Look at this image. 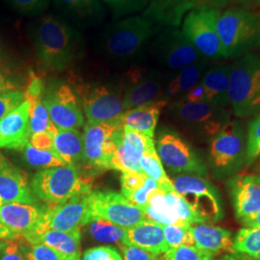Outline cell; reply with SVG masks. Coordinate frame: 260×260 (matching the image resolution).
Here are the masks:
<instances>
[{"mask_svg":"<svg viewBox=\"0 0 260 260\" xmlns=\"http://www.w3.org/2000/svg\"><path fill=\"white\" fill-rule=\"evenodd\" d=\"M31 36L37 59L47 70H65L82 53L79 34L54 16H44L36 20Z\"/></svg>","mask_w":260,"mask_h":260,"instance_id":"6da1fadb","label":"cell"},{"mask_svg":"<svg viewBox=\"0 0 260 260\" xmlns=\"http://www.w3.org/2000/svg\"><path fill=\"white\" fill-rule=\"evenodd\" d=\"M159 26L144 16L125 18L105 28L101 39V48L104 55L114 60L133 59L143 53L159 31Z\"/></svg>","mask_w":260,"mask_h":260,"instance_id":"7a4b0ae2","label":"cell"},{"mask_svg":"<svg viewBox=\"0 0 260 260\" xmlns=\"http://www.w3.org/2000/svg\"><path fill=\"white\" fill-rule=\"evenodd\" d=\"M216 26L223 58L242 57L260 45L259 18L247 10L224 11L220 14Z\"/></svg>","mask_w":260,"mask_h":260,"instance_id":"3957f363","label":"cell"},{"mask_svg":"<svg viewBox=\"0 0 260 260\" xmlns=\"http://www.w3.org/2000/svg\"><path fill=\"white\" fill-rule=\"evenodd\" d=\"M229 99L236 117L259 113L260 57L249 53L231 66Z\"/></svg>","mask_w":260,"mask_h":260,"instance_id":"277c9868","label":"cell"},{"mask_svg":"<svg viewBox=\"0 0 260 260\" xmlns=\"http://www.w3.org/2000/svg\"><path fill=\"white\" fill-rule=\"evenodd\" d=\"M35 198L47 205L65 203L78 195L92 193V181L80 177L75 166L49 168L39 172L30 182Z\"/></svg>","mask_w":260,"mask_h":260,"instance_id":"5b68a950","label":"cell"},{"mask_svg":"<svg viewBox=\"0 0 260 260\" xmlns=\"http://www.w3.org/2000/svg\"><path fill=\"white\" fill-rule=\"evenodd\" d=\"M246 135L241 122L230 121L214 137L209 147V161L218 177H229L246 163Z\"/></svg>","mask_w":260,"mask_h":260,"instance_id":"8992f818","label":"cell"},{"mask_svg":"<svg viewBox=\"0 0 260 260\" xmlns=\"http://www.w3.org/2000/svg\"><path fill=\"white\" fill-rule=\"evenodd\" d=\"M172 183L200 223L218 222L223 218L219 194L208 180L194 175H179Z\"/></svg>","mask_w":260,"mask_h":260,"instance_id":"52a82bcc","label":"cell"},{"mask_svg":"<svg viewBox=\"0 0 260 260\" xmlns=\"http://www.w3.org/2000/svg\"><path fill=\"white\" fill-rule=\"evenodd\" d=\"M143 210L118 192L95 191L88 200L87 224L98 220L111 222L123 229H129L145 221Z\"/></svg>","mask_w":260,"mask_h":260,"instance_id":"ba28073f","label":"cell"},{"mask_svg":"<svg viewBox=\"0 0 260 260\" xmlns=\"http://www.w3.org/2000/svg\"><path fill=\"white\" fill-rule=\"evenodd\" d=\"M219 16V11L212 6L199 5L187 14L182 25L184 36L208 60L223 58L216 26Z\"/></svg>","mask_w":260,"mask_h":260,"instance_id":"9c48e42d","label":"cell"},{"mask_svg":"<svg viewBox=\"0 0 260 260\" xmlns=\"http://www.w3.org/2000/svg\"><path fill=\"white\" fill-rule=\"evenodd\" d=\"M123 129L120 117L116 121L87 123L84 127V161L99 170L111 169V160Z\"/></svg>","mask_w":260,"mask_h":260,"instance_id":"30bf717a","label":"cell"},{"mask_svg":"<svg viewBox=\"0 0 260 260\" xmlns=\"http://www.w3.org/2000/svg\"><path fill=\"white\" fill-rule=\"evenodd\" d=\"M150 52L161 65L174 71L205 58L177 27L161 30L150 45Z\"/></svg>","mask_w":260,"mask_h":260,"instance_id":"8fae6325","label":"cell"},{"mask_svg":"<svg viewBox=\"0 0 260 260\" xmlns=\"http://www.w3.org/2000/svg\"><path fill=\"white\" fill-rule=\"evenodd\" d=\"M90 195H78L65 203L44 206L42 217L32 233L58 231L75 233L87 224L88 200Z\"/></svg>","mask_w":260,"mask_h":260,"instance_id":"7c38bea8","label":"cell"},{"mask_svg":"<svg viewBox=\"0 0 260 260\" xmlns=\"http://www.w3.org/2000/svg\"><path fill=\"white\" fill-rule=\"evenodd\" d=\"M173 110L179 121L206 139L214 137L231 121V112L206 102H179Z\"/></svg>","mask_w":260,"mask_h":260,"instance_id":"4fadbf2b","label":"cell"},{"mask_svg":"<svg viewBox=\"0 0 260 260\" xmlns=\"http://www.w3.org/2000/svg\"><path fill=\"white\" fill-rule=\"evenodd\" d=\"M157 153L172 172L183 175L205 177L207 168L193 148L174 132H164L159 136Z\"/></svg>","mask_w":260,"mask_h":260,"instance_id":"5bb4252c","label":"cell"},{"mask_svg":"<svg viewBox=\"0 0 260 260\" xmlns=\"http://www.w3.org/2000/svg\"><path fill=\"white\" fill-rule=\"evenodd\" d=\"M43 103L58 129H78L83 126V114L77 98L68 85L60 84L47 90Z\"/></svg>","mask_w":260,"mask_h":260,"instance_id":"9a60e30c","label":"cell"},{"mask_svg":"<svg viewBox=\"0 0 260 260\" xmlns=\"http://www.w3.org/2000/svg\"><path fill=\"white\" fill-rule=\"evenodd\" d=\"M78 93L82 101L87 123L116 121L123 112V103L118 93L105 86H79Z\"/></svg>","mask_w":260,"mask_h":260,"instance_id":"2e32d148","label":"cell"},{"mask_svg":"<svg viewBox=\"0 0 260 260\" xmlns=\"http://www.w3.org/2000/svg\"><path fill=\"white\" fill-rule=\"evenodd\" d=\"M154 148L152 138L136 130L123 127L117 149L111 160V169L125 172H141L140 160L148 149Z\"/></svg>","mask_w":260,"mask_h":260,"instance_id":"e0dca14e","label":"cell"},{"mask_svg":"<svg viewBox=\"0 0 260 260\" xmlns=\"http://www.w3.org/2000/svg\"><path fill=\"white\" fill-rule=\"evenodd\" d=\"M129 78L130 85L122 100L123 109L129 110L160 101L158 99L162 95L163 89L158 73L136 69L130 72Z\"/></svg>","mask_w":260,"mask_h":260,"instance_id":"ac0fdd59","label":"cell"},{"mask_svg":"<svg viewBox=\"0 0 260 260\" xmlns=\"http://www.w3.org/2000/svg\"><path fill=\"white\" fill-rule=\"evenodd\" d=\"M0 198L4 204L35 205L37 199L32 193L27 175L14 166L0 152Z\"/></svg>","mask_w":260,"mask_h":260,"instance_id":"d6986e66","label":"cell"},{"mask_svg":"<svg viewBox=\"0 0 260 260\" xmlns=\"http://www.w3.org/2000/svg\"><path fill=\"white\" fill-rule=\"evenodd\" d=\"M30 136V103L25 100L0 120V149H23Z\"/></svg>","mask_w":260,"mask_h":260,"instance_id":"ffe728a7","label":"cell"},{"mask_svg":"<svg viewBox=\"0 0 260 260\" xmlns=\"http://www.w3.org/2000/svg\"><path fill=\"white\" fill-rule=\"evenodd\" d=\"M236 218L242 220L260 210V184L254 176H235L228 181Z\"/></svg>","mask_w":260,"mask_h":260,"instance_id":"44dd1931","label":"cell"},{"mask_svg":"<svg viewBox=\"0 0 260 260\" xmlns=\"http://www.w3.org/2000/svg\"><path fill=\"white\" fill-rule=\"evenodd\" d=\"M200 0H149L143 16L160 26L178 27L186 14L195 9Z\"/></svg>","mask_w":260,"mask_h":260,"instance_id":"7402d4cb","label":"cell"},{"mask_svg":"<svg viewBox=\"0 0 260 260\" xmlns=\"http://www.w3.org/2000/svg\"><path fill=\"white\" fill-rule=\"evenodd\" d=\"M44 206L4 204L0 206V223L19 236L32 233L42 217Z\"/></svg>","mask_w":260,"mask_h":260,"instance_id":"603a6c76","label":"cell"},{"mask_svg":"<svg viewBox=\"0 0 260 260\" xmlns=\"http://www.w3.org/2000/svg\"><path fill=\"white\" fill-rule=\"evenodd\" d=\"M122 244L135 246L157 255L170 249L165 241L162 224L148 219L135 226L125 229Z\"/></svg>","mask_w":260,"mask_h":260,"instance_id":"cb8c5ba5","label":"cell"},{"mask_svg":"<svg viewBox=\"0 0 260 260\" xmlns=\"http://www.w3.org/2000/svg\"><path fill=\"white\" fill-rule=\"evenodd\" d=\"M30 245L43 244L60 253L65 259H80L81 231L65 233L46 231L44 233H30L22 236Z\"/></svg>","mask_w":260,"mask_h":260,"instance_id":"d4e9b609","label":"cell"},{"mask_svg":"<svg viewBox=\"0 0 260 260\" xmlns=\"http://www.w3.org/2000/svg\"><path fill=\"white\" fill-rule=\"evenodd\" d=\"M195 246L212 255L233 251V233L225 229L201 223L191 224Z\"/></svg>","mask_w":260,"mask_h":260,"instance_id":"484cf974","label":"cell"},{"mask_svg":"<svg viewBox=\"0 0 260 260\" xmlns=\"http://www.w3.org/2000/svg\"><path fill=\"white\" fill-rule=\"evenodd\" d=\"M167 102L160 100L155 103L142 105L122 112L120 120L123 127H128L153 138L161 110Z\"/></svg>","mask_w":260,"mask_h":260,"instance_id":"4316f807","label":"cell"},{"mask_svg":"<svg viewBox=\"0 0 260 260\" xmlns=\"http://www.w3.org/2000/svg\"><path fill=\"white\" fill-rule=\"evenodd\" d=\"M231 66L215 65L209 68L202 78L201 84L205 89V102L225 108L230 103Z\"/></svg>","mask_w":260,"mask_h":260,"instance_id":"83f0119b","label":"cell"},{"mask_svg":"<svg viewBox=\"0 0 260 260\" xmlns=\"http://www.w3.org/2000/svg\"><path fill=\"white\" fill-rule=\"evenodd\" d=\"M146 218L152 222L168 225L176 224L188 226L190 223H184L177 217L173 207L168 203L165 192L161 189H154L148 198V205L142 208Z\"/></svg>","mask_w":260,"mask_h":260,"instance_id":"f1b7e54d","label":"cell"},{"mask_svg":"<svg viewBox=\"0 0 260 260\" xmlns=\"http://www.w3.org/2000/svg\"><path fill=\"white\" fill-rule=\"evenodd\" d=\"M54 149L67 165L74 166L83 159V134L78 129L57 130Z\"/></svg>","mask_w":260,"mask_h":260,"instance_id":"f546056e","label":"cell"},{"mask_svg":"<svg viewBox=\"0 0 260 260\" xmlns=\"http://www.w3.org/2000/svg\"><path fill=\"white\" fill-rule=\"evenodd\" d=\"M58 7L72 19L87 25L95 24L103 18V6L99 0H55Z\"/></svg>","mask_w":260,"mask_h":260,"instance_id":"4dcf8cb0","label":"cell"},{"mask_svg":"<svg viewBox=\"0 0 260 260\" xmlns=\"http://www.w3.org/2000/svg\"><path fill=\"white\" fill-rule=\"evenodd\" d=\"M209 60L204 58L192 65L187 66L175 75L167 85L168 96H177L190 91L203 78L209 67Z\"/></svg>","mask_w":260,"mask_h":260,"instance_id":"1f68e13d","label":"cell"},{"mask_svg":"<svg viewBox=\"0 0 260 260\" xmlns=\"http://www.w3.org/2000/svg\"><path fill=\"white\" fill-rule=\"evenodd\" d=\"M140 168L143 174L157 181L159 189H161L162 191L174 189L172 180L168 178L155 147L148 149L143 154L140 160Z\"/></svg>","mask_w":260,"mask_h":260,"instance_id":"d6a6232c","label":"cell"},{"mask_svg":"<svg viewBox=\"0 0 260 260\" xmlns=\"http://www.w3.org/2000/svg\"><path fill=\"white\" fill-rule=\"evenodd\" d=\"M88 224V233L95 241L122 244L125 229L104 220L93 221Z\"/></svg>","mask_w":260,"mask_h":260,"instance_id":"836d02e7","label":"cell"},{"mask_svg":"<svg viewBox=\"0 0 260 260\" xmlns=\"http://www.w3.org/2000/svg\"><path fill=\"white\" fill-rule=\"evenodd\" d=\"M30 103V132L31 134L47 131L54 135L58 128L50 120L47 107L43 100H37Z\"/></svg>","mask_w":260,"mask_h":260,"instance_id":"e575fe53","label":"cell"},{"mask_svg":"<svg viewBox=\"0 0 260 260\" xmlns=\"http://www.w3.org/2000/svg\"><path fill=\"white\" fill-rule=\"evenodd\" d=\"M23 151L26 162L33 167L55 168L67 165L55 150H39L28 143Z\"/></svg>","mask_w":260,"mask_h":260,"instance_id":"d590c367","label":"cell"},{"mask_svg":"<svg viewBox=\"0 0 260 260\" xmlns=\"http://www.w3.org/2000/svg\"><path fill=\"white\" fill-rule=\"evenodd\" d=\"M233 251L253 255L260 251V229L244 228L233 239Z\"/></svg>","mask_w":260,"mask_h":260,"instance_id":"8d00e7d4","label":"cell"},{"mask_svg":"<svg viewBox=\"0 0 260 260\" xmlns=\"http://www.w3.org/2000/svg\"><path fill=\"white\" fill-rule=\"evenodd\" d=\"M162 228L165 241L170 249L181 246H195V240L191 232V224L188 226L162 224Z\"/></svg>","mask_w":260,"mask_h":260,"instance_id":"74e56055","label":"cell"},{"mask_svg":"<svg viewBox=\"0 0 260 260\" xmlns=\"http://www.w3.org/2000/svg\"><path fill=\"white\" fill-rule=\"evenodd\" d=\"M160 260H214V255L196 246H181L169 249Z\"/></svg>","mask_w":260,"mask_h":260,"instance_id":"f35d334b","label":"cell"},{"mask_svg":"<svg viewBox=\"0 0 260 260\" xmlns=\"http://www.w3.org/2000/svg\"><path fill=\"white\" fill-rule=\"evenodd\" d=\"M260 156V115L251 121L246 143V163L252 164Z\"/></svg>","mask_w":260,"mask_h":260,"instance_id":"ab89813d","label":"cell"},{"mask_svg":"<svg viewBox=\"0 0 260 260\" xmlns=\"http://www.w3.org/2000/svg\"><path fill=\"white\" fill-rule=\"evenodd\" d=\"M111 8L116 18L131 15L147 8L149 0H103Z\"/></svg>","mask_w":260,"mask_h":260,"instance_id":"60d3db41","label":"cell"},{"mask_svg":"<svg viewBox=\"0 0 260 260\" xmlns=\"http://www.w3.org/2000/svg\"><path fill=\"white\" fill-rule=\"evenodd\" d=\"M24 101V93L19 90L0 93V120L19 107Z\"/></svg>","mask_w":260,"mask_h":260,"instance_id":"b9f144b4","label":"cell"},{"mask_svg":"<svg viewBox=\"0 0 260 260\" xmlns=\"http://www.w3.org/2000/svg\"><path fill=\"white\" fill-rule=\"evenodd\" d=\"M28 260H66L60 253L43 244L25 246Z\"/></svg>","mask_w":260,"mask_h":260,"instance_id":"7bdbcfd3","label":"cell"},{"mask_svg":"<svg viewBox=\"0 0 260 260\" xmlns=\"http://www.w3.org/2000/svg\"><path fill=\"white\" fill-rule=\"evenodd\" d=\"M147 176L138 172L122 173L121 178V194L125 198L131 193L137 191L145 184Z\"/></svg>","mask_w":260,"mask_h":260,"instance_id":"ee69618b","label":"cell"},{"mask_svg":"<svg viewBox=\"0 0 260 260\" xmlns=\"http://www.w3.org/2000/svg\"><path fill=\"white\" fill-rule=\"evenodd\" d=\"M156 188H159L157 181L152 179L151 177H147L145 184L142 186L137 191L131 193L126 197V199L129 201L131 204L140 207L141 209L148 205V198L149 194Z\"/></svg>","mask_w":260,"mask_h":260,"instance_id":"f6af8a7d","label":"cell"},{"mask_svg":"<svg viewBox=\"0 0 260 260\" xmlns=\"http://www.w3.org/2000/svg\"><path fill=\"white\" fill-rule=\"evenodd\" d=\"M82 260H122V257L115 247L106 245L84 251Z\"/></svg>","mask_w":260,"mask_h":260,"instance_id":"bcb514c9","label":"cell"},{"mask_svg":"<svg viewBox=\"0 0 260 260\" xmlns=\"http://www.w3.org/2000/svg\"><path fill=\"white\" fill-rule=\"evenodd\" d=\"M13 9L22 14H40L47 9L49 0H6Z\"/></svg>","mask_w":260,"mask_h":260,"instance_id":"7dc6e473","label":"cell"},{"mask_svg":"<svg viewBox=\"0 0 260 260\" xmlns=\"http://www.w3.org/2000/svg\"><path fill=\"white\" fill-rule=\"evenodd\" d=\"M0 260H28L25 246L21 245L19 237L5 240V246L0 252Z\"/></svg>","mask_w":260,"mask_h":260,"instance_id":"c3c4849f","label":"cell"},{"mask_svg":"<svg viewBox=\"0 0 260 260\" xmlns=\"http://www.w3.org/2000/svg\"><path fill=\"white\" fill-rule=\"evenodd\" d=\"M119 248L122 253L123 260H160L157 254L135 246L120 244Z\"/></svg>","mask_w":260,"mask_h":260,"instance_id":"681fc988","label":"cell"},{"mask_svg":"<svg viewBox=\"0 0 260 260\" xmlns=\"http://www.w3.org/2000/svg\"><path fill=\"white\" fill-rule=\"evenodd\" d=\"M44 93H45V85H44L43 79L40 76L35 75L33 72H30L27 88L24 93L25 100L28 102L43 100Z\"/></svg>","mask_w":260,"mask_h":260,"instance_id":"f907efd6","label":"cell"},{"mask_svg":"<svg viewBox=\"0 0 260 260\" xmlns=\"http://www.w3.org/2000/svg\"><path fill=\"white\" fill-rule=\"evenodd\" d=\"M29 144L39 150H55L54 136L47 131L31 134Z\"/></svg>","mask_w":260,"mask_h":260,"instance_id":"816d5d0a","label":"cell"},{"mask_svg":"<svg viewBox=\"0 0 260 260\" xmlns=\"http://www.w3.org/2000/svg\"><path fill=\"white\" fill-rule=\"evenodd\" d=\"M18 90V84L0 59V93Z\"/></svg>","mask_w":260,"mask_h":260,"instance_id":"f5cc1de1","label":"cell"},{"mask_svg":"<svg viewBox=\"0 0 260 260\" xmlns=\"http://www.w3.org/2000/svg\"><path fill=\"white\" fill-rule=\"evenodd\" d=\"M185 101L190 103L205 102V89L202 84H197L190 91L186 93Z\"/></svg>","mask_w":260,"mask_h":260,"instance_id":"db71d44e","label":"cell"},{"mask_svg":"<svg viewBox=\"0 0 260 260\" xmlns=\"http://www.w3.org/2000/svg\"><path fill=\"white\" fill-rule=\"evenodd\" d=\"M241 223L247 228H253V229H260V210L253 215H251L247 218L240 220Z\"/></svg>","mask_w":260,"mask_h":260,"instance_id":"11a10c76","label":"cell"},{"mask_svg":"<svg viewBox=\"0 0 260 260\" xmlns=\"http://www.w3.org/2000/svg\"><path fill=\"white\" fill-rule=\"evenodd\" d=\"M18 237H19V235L13 233L12 231H10L9 229H7L5 225H3L2 223H0V239L1 240L16 239Z\"/></svg>","mask_w":260,"mask_h":260,"instance_id":"9f6ffc18","label":"cell"},{"mask_svg":"<svg viewBox=\"0 0 260 260\" xmlns=\"http://www.w3.org/2000/svg\"><path fill=\"white\" fill-rule=\"evenodd\" d=\"M208 2L212 5V7H217V8H223L228 5H230L233 0H208Z\"/></svg>","mask_w":260,"mask_h":260,"instance_id":"6f0895ef","label":"cell"},{"mask_svg":"<svg viewBox=\"0 0 260 260\" xmlns=\"http://www.w3.org/2000/svg\"><path fill=\"white\" fill-rule=\"evenodd\" d=\"M4 246H5V240L3 241V240L0 239V252L2 251V249L4 248Z\"/></svg>","mask_w":260,"mask_h":260,"instance_id":"680465c9","label":"cell"},{"mask_svg":"<svg viewBox=\"0 0 260 260\" xmlns=\"http://www.w3.org/2000/svg\"><path fill=\"white\" fill-rule=\"evenodd\" d=\"M1 55H3V49H2V41L0 38V59H1Z\"/></svg>","mask_w":260,"mask_h":260,"instance_id":"91938a15","label":"cell"},{"mask_svg":"<svg viewBox=\"0 0 260 260\" xmlns=\"http://www.w3.org/2000/svg\"><path fill=\"white\" fill-rule=\"evenodd\" d=\"M2 205H4V202H3V201H2V199L0 198V206Z\"/></svg>","mask_w":260,"mask_h":260,"instance_id":"94428289","label":"cell"},{"mask_svg":"<svg viewBox=\"0 0 260 260\" xmlns=\"http://www.w3.org/2000/svg\"><path fill=\"white\" fill-rule=\"evenodd\" d=\"M256 180H257V182L260 184V176L259 177H256Z\"/></svg>","mask_w":260,"mask_h":260,"instance_id":"6125c7cd","label":"cell"},{"mask_svg":"<svg viewBox=\"0 0 260 260\" xmlns=\"http://www.w3.org/2000/svg\"><path fill=\"white\" fill-rule=\"evenodd\" d=\"M256 1V3L258 4V5H260V0H255Z\"/></svg>","mask_w":260,"mask_h":260,"instance_id":"be15d7a7","label":"cell"},{"mask_svg":"<svg viewBox=\"0 0 260 260\" xmlns=\"http://www.w3.org/2000/svg\"><path fill=\"white\" fill-rule=\"evenodd\" d=\"M66 260H80V259H66Z\"/></svg>","mask_w":260,"mask_h":260,"instance_id":"e7e4bbea","label":"cell"}]
</instances>
